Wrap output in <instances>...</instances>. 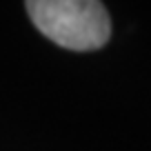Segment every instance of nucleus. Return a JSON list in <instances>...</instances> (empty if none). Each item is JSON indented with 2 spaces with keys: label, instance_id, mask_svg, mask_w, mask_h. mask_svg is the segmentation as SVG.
Here are the masks:
<instances>
[{
  "label": "nucleus",
  "instance_id": "1",
  "mask_svg": "<svg viewBox=\"0 0 151 151\" xmlns=\"http://www.w3.org/2000/svg\"><path fill=\"white\" fill-rule=\"evenodd\" d=\"M27 14L51 42L71 51H93L107 45L111 20L98 0H29Z\"/></svg>",
  "mask_w": 151,
  "mask_h": 151
}]
</instances>
